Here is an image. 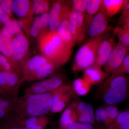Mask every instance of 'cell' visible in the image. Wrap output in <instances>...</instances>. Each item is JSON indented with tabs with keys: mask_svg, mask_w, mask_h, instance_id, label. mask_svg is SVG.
Instances as JSON below:
<instances>
[{
	"mask_svg": "<svg viewBox=\"0 0 129 129\" xmlns=\"http://www.w3.org/2000/svg\"><path fill=\"white\" fill-rule=\"evenodd\" d=\"M67 129H95L92 125L81 123L78 122L69 125Z\"/></svg>",
	"mask_w": 129,
	"mask_h": 129,
	"instance_id": "obj_37",
	"label": "cell"
},
{
	"mask_svg": "<svg viewBox=\"0 0 129 129\" xmlns=\"http://www.w3.org/2000/svg\"><path fill=\"white\" fill-rule=\"evenodd\" d=\"M13 59L16 65L20 68V64L25 60L29 48L28 41L23 33L17 35L13 38Z\"/></svg>",
	"mask_w": 129,
	"mask_h": 129,
	"instance_id": "obj_13",
	"label": "cell"
},
{
	"mask_svg": "<svg viewBox=\"0 0 129 129\" xmlns=\"http://www.w3.org/2000/svg\"><path fill=\"white\" fill-rule=\"evenodd\" d=\"M24 25L22 20L16 21L15 19H11L9 23L4 25L2 30L13 37L17 35L22 33V29H24Z\"/></svg>",
	"mask_w": 129,
	"mask_h": 129,
	"instance_id": "obj_28",
	"label": "cell"
},
{
	"mask_svg": "<svg viewBox=\"0 0 129 129\" xmlns=\"http://www.w3.org/2000/svg\"><path fill=\"white\" fill-rule=\"evenodd\" d=\"M20 68L22 81H32L46 78L58 68L44 56L36 55L25 59L20 64Z\"/></svg>",
	"mask_w": 129,
	"mask_h": 129,
	"instance_id": "obj_3",
	"label": "cell"
},
{
	"mask_svg": "<svg viewBox=\"0 0 129 129\" xmlns=\"http://www.w3.org/2000/svg\"><path fill=\"white\" fill-rule=\"evenodd\" d=\"M75 96L72 86L69 84H63L55 90L50 111L53 113L62 112Z\"/></svg>",
	"mask_w": 129,
	"mask_h": 129,
	"instance_id": "obj_7",
	"label": "cell"
},
{
	"mask_svg": "<svg viewBox=\"0 0 129 129\" xmlns=\"http://www.w3.org/2000/svg\"><path fill=\"white\" fill-rule=\"evenodd\" d=\"M129 73V55H127L123 61L114 72L111 74V76L125 75Z\"/></svg>",
	"mask_w": 129,
	"mask_h": 129,
	"instance_id": "obj_32",
	"label": "cell"
},
{
	"mask_svg": "<svg viewBox=\"0 0 129 129\" xmlns=\"http://www.w3.org/2000/svg\"><path fill=\"white\" fill-rule=\"evenodd\" d=\"M13 37L6 32L0 31V53L8 60L15 73L20 75L21 69L15 64L13 59Z\"/></svg>",
	"mask_w": 129,
	"mask_h": 129,
	"instance_id": "obj_14",
	"label": "cell"
},
{
	"mask_svg": "<svg viewBox=\"0 0 129 129\" xmlns=\"http://www.w3.org/2000/svg\"><path fill=\"white\" fill-rule=\"evenodd\" d=\"M77 100L72 101L64 109L59 120L60 127L67 129L69 125L78 122L76 111Z\"/></svg>",
	"mask_w": 129,
	"mask_h": 129,
	"instance_id": "obj_19",
	"label": "cell"
},
{
	"mask_svg": "<svg viewBox=\"0 0 129 129\" xmlns=\"http://www.w3.org/2000/svg\"><path fill=\"white\" fill-rule=\"evenodd\" d=\"M63 82L62 77L59 75L44 79L26 88L24 95L42 94L50 92L64 84Z\"/></svg>",
	"mask_w": 129,
	"mask_h": 129,
	"instance_id": "obj_8",
	"label": "cell"
},
{
	"mask_svg": "<svg viewBox=\"0 0 129 129\" xmlns=\"http://www.w3.org/2000/svg\"><path fill=\"white\" fill-rule=\"evenodd\" d=\"M48 26V13H43L35 18L29 30L30 35L32 37H38L42 32L47 30Z\"/></svg>",
	"mask_w": 129,
	"mask_h": 129,
	"instance_id": "obj_22",
	"label": "cell"
},
{
	"mask_svg": "<svg viewBox=\"0 0 129 129\" xmlns=\"http://www.w3.org/2000/svg\"><path fill=\"white\" fill-rule=\"evenodd\" d=\"M15 112L10 113L0 118V129H28Z\"/></svg>",
	"mask_w": 129,
	"mask_h": 129,
	"instance_id": "obj_20",
	"label": "cell"
},
{
	"mask_svg": "<svg viewBox=\"0 0 129 129\" xmlns=\"http://www.w3.org/2000/svg\"><path fill=\"white\" fill-rule=\"evenodd\" d=\"M10 21V17L5 12L0 6V22L5 25L9 23Z\"/></svg>",
	"mask_w": 129,
	"mask_h": 129,
	"instance_id": "obj_39",
	"label": "cell"
},
{
	"mask_svg": "<svg viewBox=\"0 0 129 129\" xmlns=\"http://www.w3.org/2000/svg\"><path fill=\"white\" fill-rule=\"evenodd\" d=\"M13 1L0 0V6L9 17L12 16Z\"/></svg>",
	"mask_w": 129,
	"mask_h": 129,
	"instance_id": "obj_36",
	"label": "cell"
},
{
	"mask_svg": "<svg viewBox=\"0 0 129 129\" xmlns=\"http://www.w3.org/2000/svg\"><path fill=\"white\" fill-rule=\"evenodd\" d=\"M22 81L14 72H0V94L13 98L18 97L19 91Z\"/></svg>",
	"mask_w": 129,
	"mask_h": 129,
	"instance_id": "obj_6",
	"label": "cell"
},
{
	"mask_svg": "<svg viewBox=\"0 0 129 129\" xmlns=\"http://www.w3.org/2000/svg\"><path fill=\"white\" fill-rule=\"evenodd\" d=\"M55 90L18 97L16 100L15 112L23 120L31 117L46 115L50 111Z\"/></svg>",
	"mask_w": 129,
	"mask_h": 129,
	"instance_id": "obj_2",
	"label": "cell"
},
{
	"mask_svg": "<svg viewBox=\"0 0 129 129\" xmlns=\"http://www.w3.org/2000/svg\"><path fill=\"white\" fill-rule=\"evenodd\" d=\"M103 129H129V110L119 112L111 124Z\"/></svg>",
	"mask_w": 129,
	"mask_h": 129,
	"instance_id": "obj_25",
	"label": "cell"
},
{
	"mask_svg": "<svg viewBox=\"0 0 129 129\" xmlns=\"http://www.w3.org/2000/svg\"><path fill=\"white\" fill-rule=\"evenodd\" d=\"M124 0H104L103 6L108 18L112 17L122 10Z\"/></svg>",
	"mask_w": 129,
	"mask_h": 129,
	"instance_id": "obj_26",
	"label": "cell"
},
{
	"mask_svg": "<svg viewBox=\"0 0 129 129\" xmlns=\"http://www.w3.org/2000/svg\"><path fill=\"white\" fill-rule=\"evenodd\" d=\"M115 36L114 34L112 36H109L102 42L98 47L94 64L101 68L105 65L116 43Z\"/></svg>",
	"mask_w": 129,
	"mask_h": 129,
	"instance_id": "obj_15",
	"label": "cell"
},
{
	"mask_svg": "<svg viewBox=\"0 0 129 129\" xmlns=\"http://www.w3.org/2000/svg\"><path fill=\"white\" fill-rule=\"evenodd\" d=\"M69 17L64 18L61 22L56 31L66 46L73 50L76 44L71 32Z\"/></svg>",
	"mask_w": 129,
	"mask_h": 129,
	"instance_id": "obj_18",
	"label": "cell"
},
{
	"mask_svg": "<svg viewBox=\"0 0 129 129\" xmlns=\"http://www.w3.org/2000/svg\"><path fill=\"white\" fill-rule=\"evenodd\" d=\"M31 7V2L28 0L13 1V12L19 17L24 18L28 15L31 16L33 14Z\"/></svg>",
	"mask_w": 129,
	"mask_h": 129,
	"instance_id": "obj_21",
	"label": "cell"
},
{
	"mask_svg": "<svg viewBox=\"0 0 129 129\" xmlns=\"http://www.w3.org/2000/svg\"><path fill=\"white\" fill-rule=\"evenodd\" d=\"M58 129H66L65 128H63V127H59V128H58Z\"/></svg>",
	"mask_w": 129,
	"mask_h": 129,
	"instance_id": "obj_41",
	"label": "cell"
},
{
	"mask_svg": "<svg viewBox=\"0 0 129 129\" xmlns=\"http://www.w3.org/2000/svg\"><path fill=\"white\" fill-rule=\"evenodd\" d=\"M109 75L102 70V68L94 64L84 70L83 78L91 85L101 83Z\"/></svg>",
	"mask_w": 129,
	"mask_h": 129,
	"instance_id": "obj_17",
	"label": "cell"
},
{
	"mask_svg": "<svg viewBox=\"0 0 129 129\" xmlns=\"http://www.w3.org/2000/svg\"><path fill=\"white\" fill-rule=\"evenodd\" d=\"M122 14H129V1L124 0L122 8Z\"/></svg>",
	"mask_w": 129,
	"mask_h": 129,
	"instance_id": "obj_40",
	"label": "cell"
},
{
	"mask_svg": "<svg viewBox=\"0 0 129 129\" xmlns=\"http://www.w3.org/2000/svg\"><path fill=\"white\" fill-rule=\"evenodd\" d=\"M103 3V0L87 1L85 14V20L87 30L94 16L96 14L101 7Z\"/></svg>",
	"mask_w": 129,
	"mask_h": 129,
	"instance_id": "obj_23",
	"label": "cell"
},
{
	"mask_svg": "<svg viewBox=\"0 0 129 129\" xmlns=\"http://www.w3.org/2000/svg\"><path fill=\"white\" fill-rule=\"evenodd\" d=\"M23 122L28 129H45L50 123V119L46 115H42L28 118Z\"/></svg>",
	"mask_w": 129,
	"mask_h": 129,
	"instance_id": "obj_24",
	"label": "cell"
},
{
	"mask_svg": "<svg viewBox=\"0 0 129 129\" xmlns=\"http://www.w3.org/2000/svg\"><path fill=\"white\" fill-rule=\"evenodd\" d=\"M91 85L83 78H79L74 81L71 86L72 90L75 95L83 96L88 94L90 92Z\"/></svg>",
	"mask_w": 129,
	"mask_h": 129,
	"instance_id": "obj_27",
	"label": "cell"
},
{
	"mask_svg": "<svg viewBox=\"0 0 129 129\" xmlns=\"http://www.w3.org/2000/svg\"><path fill=\"white\" fill-rule=\"evenodd\" d=\"M88 0H73L72 2L71 9L75 12L85 14Z\"/></svg>",
	"mask_w": 129,
	"mask_h": 129,
	"instance_id": "obj_33",
	"label": "cell"
},
{
	"mask_svg": "<svg viewBox=\"0 0 129 129\" xmlns=\"http://www.w3.org/2000/svg\"><path fill=\"white\" fill-rule=\"evenodd\" d=\"M113 34L117 37L119 43L129 48V29L118 26L113 30Z\"/></svg>",
	"mask_w": 129,
	"mask_h": 129,
	"instance_id": "obj_30",
	"label": "cell"
},
{
	"mask_svg": "<svg viewBox=\"0 0 129 129\" xmlns=\"http://www.w3.org/2000/svg\"><path fill=\"white\" fill-rule=\"evenodd\" d=\"M106 121L104 127H108L111 124L117 117L119 112L117 107L113 105H109L105 107Z\"/></svg>",
	"mask_w": 129,
	"mask_h": 129,
	"instance_id": "obj_31",
	"label": "cell"
},
{
	"mask_svg": "<svg viewBox=\"0 0 129 129\" xmlns=\"http://www.w3.org/2000/svg\"><path fill=\"white\" fill-rule=\"evenodd\" d=\"M95 120L100 123L104 125L106 121V114L105 107H99L94 112Z\"/></svg>",
	"mask_w": 129,
	"mask_h": 129,
	"instance_id": "obj_35",
	"label": "cell"
},
{
	"mask_svg": "<svg viewBox=\"0 0 129 129\" xmlns=\"http://www.w3.org/2000/svg\"><path fill=\"white\" fill-rule=\"evenodd\" d=\"M69 19L71 32L76 44L82 43L85 39L87 32L85 14L71 9Z\"/></svg>",
	"mask_w": 129,
	"mask_h": 129,
	"instance_id": "obj_9",
	"label": "cell"
},
{
	"mask_svg": "<svg viewBox=\"0 0 129 129\" xmlns=\"http://www.w3.org/2000/svg\"><path fill=\"white\" fill-rule=\"evenodd\" d=\"M71 11L68 4L58 1L53 4L48 13L49 30L55 31L62 21L68 17Z\"/></svg>",
	"mask_w": 129,
	"mask_h": 129,
	"instance_id": "obj_10",
	"label": "cell"
},
{
	"mask_svg": "<svg viewBox=\"0 0 129 129\" xmlns=\"http://www.w3.org/2000/svg\"><path fill=\"white\" fill-rule=\"evenodd\" d=\"M128 89V79L126 75H111L101 85L99 94L106 103L113 105L125 100Z\"/></svg>",
	"mask_w": 129,
	"mask_h": 129,
	"instance_id": "obj_4",
	"label": "cell"
},
{
	"mask_svg": "<svg viewBox=\"0 0 129 129\" xmlns=\"http://www.w3.org/2000/svg\"><path fill=\"white\" fill-rule=\"evenodd\" d=\"M32 3V12L35 14L46 13L50 9V2L48 1L34 0Z\"/></svg>",
	"mask_w": 129,
	"mask_h": 129,
	"instance_id": "obj_29",
	"label": "cell"
},
{
	"mask_svg": "<svg viewBox=\"0 0 129 129\" xmlns=\"http://www.w3.org/2000/svg\"><path fill=\"white\" fill-rule=\"evenodd\" d=\"M119 27L127 29H129V14H122L119 19Z\"/></svg>",
	"mask_w": 129,
	"mask_h": 129,
	"instance_id": "obj_38",
	"label": "cell"
},
{
	"mask_svg": "<svg viewBox=\"0 0 129 129\" xmlns=\"http://www.w3.org/2000/svg\"><path fill=\"white\" fill-rule=\"evenodd\" d=\"M108 18L103 5L94 16L87 30L89 37L91 38L98 37L108 32L110 30Z\"/></svg>",
	"mask_w": 129,
	"mask_h": 129,
	"instance_id": "obj_11",
	"label": "cell"
},
{
	"mask_svg": "<svg viewBox=\"0 0 129 129\" xmlns=\"http://www.w3.org/2000/svg\"><path fill=\"white\" fill-rule=\"evenodd\" d=\"M2 72L15 73L8 60L0 53V72Z\"/></svg>",
	"mask_w": 129,
	"mask_h": 129,
	"instance_id": "obj_34",
	"label": "cell"
},
{
	"mask_svg": "<svg viewBox=\"0 0 129 129\" xmlns=\"http://www.w3.org/2000/svg\"><path fill=\"white\" fill-rule=\"evenodd\" d=\"M76 108L78 122L91 125L94 123V112L90 104L77 100Z\"/></svg>",
	"mask_w": 129,
	"mask_h": 129,
	"instance_id": "obj_16",
	"label": "cell"
},
{
	"mask_svg": "<svg viewBox=\"0 0 129 129\" xmlns=\"http://www.w3.org/2000/svg\"><path fill=\"white\" fill-rule=\"evenodd\" d=\"M38 47L43 56L58 68L69 61L73 50L68 48L60 39L56 30H45L39 35Z\"/></svg>",
	"mask_w": 129,
	"mask_h": 129,
	"instance_id": "obj_1",
	"label": "cell"
},
{
	"mask_svg": "<svg viewBox=\"0 0 129 129\" xmlns=\"http://www.w3.org/2000/svg\"><path fill=\"white\" fill-rule=\"evenodd\" d=\"M108 32L90 39L79 49L72 64V69L73 72L84 71L94 64L98 47L102 42L109 36Z\"/></svg>",
	"mask_w": 129,
	"mask_h": 129,
	"instance_id": "obj_5",
	"label": "cell"
},
{
	"mask_svg": "<svg viewBox=\"0 0 129 129\" xmlns=\"http://www.w3.org/2000/svg\"><path fill=\"white\" fill-rule=\"evenodd\" d=\"M129 48L119 42L115 43L107 62L104 66V72L109 75L117 69L125 57L129 54Z\"/></svg>",
	"mask_w": 129,
	"mask_h": 129,
	"instance_id": "obj_12",
	"label": "cell"
}]
</instances>
